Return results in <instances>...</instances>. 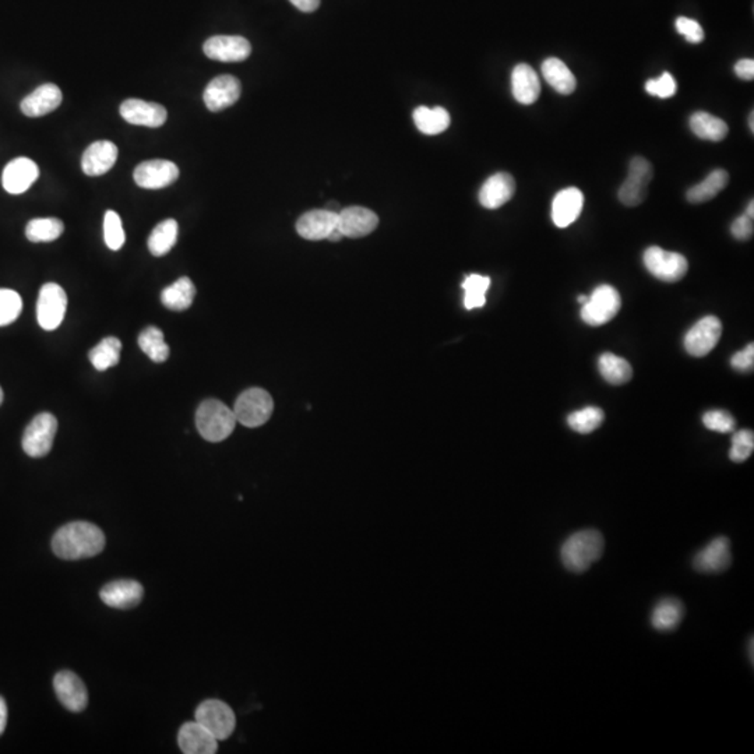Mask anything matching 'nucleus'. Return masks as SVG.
Returning <instances> with one entry per match:
<instances>
[{"instance_id": "1", "label": "nucleus", "mask_w": 754, "mask_h": 754, "mask_svg": "<svg viewBox=\"0 0 754 754\" xmlns=\"http://www.w3.org/2000/svg\"><path fill=\"white\" fill-rule=\"evenodd\" d=\"M105 548V535L100 526L86 521L66 524L56 531L52 549L64 560L93 558Z\"/></svg>"}, {"instance_id": "2", "label": "nucleus", "mask_w": 754, "mask_h": 754, "mask_svg": "<svg viewBox=\"0 0 754 754\" xmlns=\"http://www.w3.org/2000/svg\"><path fill=\"white\" fill-rule=\"evenodd\" d=\"M602 534L595 530L578 531L568 536L560 549V559L568 570L583 573L602 556Z\"/></svg>"}, {"instance_id": "3", "label": "nucleus", "mask_w": 754, "mask_h": 754, "mask_svg": "<svg viewBox=\"0 0 754 754\" xmlns=\"http://www.w3.org/2000/svg\"><path fill=\"white\" fill-rule=\"evenodd\" d=\"M238 421L234 410H229L219 400H206L197 408L196 427L203 439L211 443H220L228 439Z\"/></svg>"}, {"instance_id": "4", "label": "nucleus", "mask_w": 754, "mask_h": 754, "mask_svg": "<svg viewBox=\"0 0 754 754\" xmlns=\"http://www.w3.org/2000/svg\"><path fill=\"white\" fill-rule=\"evenodd\" d=\"M195 721L204 726L217 741L231 738L236 728V716L229 704L221 700L210 699L199 704L195 711Z\"/></svg>"}, {"instance_id": "5", "label": "nucleus", "mask_w": 754, "mask_h": 754, "mask_svg": "<svg viewBox=\"0 0 754 754\" xmlns=\"http://www.w3.org/2000/svg\"><path fill=\"white\" fill-rule=\"evenodd\" d=\"M274 411V402L266 390L253 387L239 395L235 402L234 414L236 421L246 427H259L270 419Z\"/></svg>"}, {"instance_id": "6", "label": "nucleus", "mask_w": 754, "mask_h": 754, "mask_svg": "<svg viewBox=\"0 0 754 754\" xmlns=\"http://www.w3.org/2000/svg\"><path fill=\"white\" fill-rule=\"evenodd\" d=\"M620 308H622V298L617 289L603 284L597 286L594 293L588 296L587 302L581 309L580 316L585 325L598 327V326L607 325L615 319Z\"/></svg>"}, {"instance_id": "7", "label": "nucleus", "mask_w": 754, "mask_h": 754, "mask_svg": "<svg viewBox=\"0 0 754 754\" xmlns=\"http://www.w3.org/2000/svg\"><path fill=\"white\" fill-rule=\"evenodd\" d=\"M644 266L657 279L664 283H677L684 278L689 263L684 254L651 246L644 252Z\"/></svg>"}, {"instance_id": "8", "label": "nucleus", "mask_w": 754, "mask_h": 754, "mask_svg": "<svg viewBox=\"0 0 754 754\" xmlns=\"http://www.w3.org/2000/svg\"><path fill=\"white\" fill-rule=\"evenodd\" d=\"M58 432V419L49 412L37 415L24 430L23 450L32 459L46 457Z\"/></svg>"}, {"instance_id": "9", "label": "nucleus", "mask_w": 754, "mask_h": 754, "mask_svg": "<svg viewBox=\"0 0 754 754\" xmlns=\"http://www.w3.org/2000/svg\"><path fill=\"white\" fill-rule=\"evenodd\" d=\"M654 177V168L649 160L634 157L630 161L629 175L617 192L620 203L627 207L642 204L647 197L649 185Z\"/></svg>"}, {"instance_id": "10", "label": "nucleus", "mask_w": 754, "mask_h": 754, "mask_svg": "<svg viewBox=\"0 0 754 754\" xmlns=\"http://www.w3.org/2000/svg\"><path fill=\"white\" fill-rule=\"evenodd\" d=\"M68 309V295L55 283H48L39 291L37 302V319L44 330H56L63 321Z\"/></svg>"}, {"instance_id": "11", "label": "nucleus", "mask_w": 754, "mask_h": 754, "mask_svg": "<svg viewBox=\"0 0 754 754\" xmlns=\"http://www.w3.org/2000/svg\"><path fill=\"white\" fill-rule=\"evenodd\" d=\"M723 336V323L716 316L700 319L684 336V350L696 358L707 357Z\"/></svg>"}, {"instance_id": "12", "label": "nucleus", "mask_w": 754, "mask_h": 754, "mask_svg": "<svg viewBox=\"0 0 754 754\" xmlns=\"http://www.w3.org/2000/svg\"><path fill=\"white\" fill-rule=\"evenodd\" d=\"M135 182L143 189H162L177 182L179 168L167 160L145 161L136 167Z\"/></svg>"}, {"instance_id": "13", "label": "nucleus", "mask_w": 754, "mask_h": 754, "mask_svg": "<svg viewBox=\"0 0 754 754\" xmlns=\"http://www.w3.org/2000/svg\"><path fill=\"white\" fill-rule=\"evenodd\" d=\"M203 51L211 61L228 63L246 61L251 56L252 46L244 37L215 36L204 42Z\"/></svg>"}, {"instance_id": "14", "label": "nucleus", "mask_w": 754, "mask_h": 754, "mask_svg": "<svg viewBox=\"0 0 754 754\" xmlns=\"http://www.w3.org/2000/svg\"><path fill=\"white\" fill-rule=\"evenodd\" d=\"M241 93V81L234 76L224 74V76L212 79L207 84L206 90L203 94V100L211 112H220L234 105L239 100Z\"/></svg>"}, {"instance_id": "15", "label": "nucleus", "mask_w": 754, "mask_h": 754, "mask_svg": "<svg viewBox=\"0 0 754 754\" xmlns=\"http://www.w3.org/2000/svg\"><path fill=\"white\" fill-rule=\"evenodd\" d=\"M54 689L59 701L69 711L81 713L88 704L87 689L78 675L70 671H61L54 677Z\"/></svg>"}, {"instance_id": "16", "label": "nucleus", "mask_w": 754, "mask_h": 754, "mask_svg": "<svg viewBox=\"0 0 754 754\" xmlns=\"http://www.w3.org/2000/svg\"><path fill=\"white\" fill-rule=\"evenodd\" d=\"M338 228V212L330 210H311L296 221V232L308 241L328 239Z\"/></svg>"}, {"instance_id": "17", "label": "nucleus", "mask_w": 754, "mask_h": 754, "mask_svg": "<svg viewBox=\"0 0 754 754\" xmlns=\"http://www.w3.org/2000/svg\"><path fill=\"white\" fill-rule=\"evenodd\" d=\"M120 116L130 125L160 128L167 122L168 113L160 104L130 98L120 105Z\"/></svg>"}, {"instance_id": "18", "label": "nucleus", "mask_w": 754, "mask_h": 754, "mask_svg": "<svg viewBox=\"0 0 754 754\" xmlns=\"http://www.w3.org/2000/svg\"><path fill=\"white\" fill-rule=\"evenodd\" d=\"M379 225V217L372 210L352 206L338 212V229L347 238H363Z\"/></svg>"}, {"instance_id": "19", "label": "nucleus", "mask_w": 754, "mask_h": 754, "mask_svg": "<svg viewBox=\"0 0 754 754\" xmlns=\"http://www.w3.org/2000/svg\"><path fill=\"white\" fill-rule=\"evenodd\" d=\"M38 177V165L29 158L20 157L10 161L4 168L2 185L10 195H21L32 186Z\"/></svg>"}, {"instance_id": "20", "label": "nucleus", "mask_w": 754, "mask_h": 754, "mask_svg": "<svg viewBox=\"0 0 754 754\" xmlns=\"http://www.w3.org/2000/svg\"><path fill=\"white\" fill-rule=\"evenodd\" d=\"M731 562L729 540L726 536H718L694 556L693 565L700 573H721L729 568Z\"/></svg>"}, {"instance_id": "21", "label": "nucleus", "mask_w": 754, "mask_h": 754, "mask_svg": "<svg viewBox=\"0 0 754 754\" xmlns=\"http://www.w3.org/2000/svg\"><path fill=\"white\" fill-rule=\"evenodd\" d=\"M143 585L135 580L112 581L101 590L100 597L108 607L116 609H130L142 602Z\"/></svg>"}, {"instance_id": "22", "label": "nucleus", "mask_w": 754, "mask_h": 754, "mask_svg": "<svg viewBox=\"0 0 754 754\" xmlns=\"http://www.w3.org/2000/svg\"><path fill=\"white\" fill-rule=\"evenodd\" d=\"M516 193V180L508 172L492 175L479 190V203L485 209H501L513 199Z\"/></svg>"}, {"instance_id": "23", "label": "nucleus", "mask_w": 754, "mask_h": 754, "mask_svg": "<svg viewBox=\"0 0 754 754\" xmlns=\"http://www.w3.org/2000/svg\"><path fill=\"white\" fill-rule=\"evenodd\" d=\"M178 745L185 754H214L219 751V741L197 721L180 726Z\"/></svg>"}, {"instance_id": "24", "label": "nucleus", "mask_w": 754, "mask_h": 754, "mask_svg": "<svg viewBox=\"0 0 754 754\" xmlns=\"http://www.w3.org/2000/svg\"><path fill=\"white\" fill-rule=\"evenodd\" d=\"M118 147L110 140H100L88 145L81 158V168L88 177H101L112 170L118 160Z\"/></svg>"}, {"instance_id": "25", "label": "nucleus", "mask_w": 754, "mask_h": 754, "mask_svg": "<svg viewBox=\"0 0 754 754\" xmlns=\"http://www.w3.org/2000/svg\"><path fill=\"white\" fill-rule=\"evenodd\" d=\"M63 95L56 84L46 83L39 86L21 101V112L29 118H39L58 110Z\"/></svg>"}, {"instance_id": "26", "label": "nucleus", "mask_w": 754, "mask_h": 754, "mask_svg": "<svg viewBox=\"0 0 754 754\" xmlns=\"http://www.w3.org/2000/svg\"><path fill=\"white\" fill-rule=\"evenodd\" d=\"M584 206V195L577 187H568L556 195L552 203L553 224L558 228H568L580 217Z\"/></svg>"}, {"instance_id": "27", "label": "nucleus", "mask_w": 754, "mask_h": 754, "mask_svg": "<svg viewBox=\"0 0 754 754\" xmlns=\"http://www.w3.org/2000/svg\"><path fill=\"white\" fill-rule=\"evenodd\" d=\"M511 91H513L517 103L523 104V105H531L540 98V78L531 66L520 63L513 69Z\"/></svg>"}, {"instance_id": "28", "label": "nucleus", "mask_w": 754, "mask_h": 754, "mask_svg": "<svg viewBox=\"0 0 754 754\" xmlns=\"http://www.w3.org/2000/svg\"><path fill=\"white\" fill-rule=\"evenodd\" d=\"M543 74L549 86L562 95H570L577 87L575 74L560 59H546L543 63Z\"/></svg>"}, {"instance_id": "29", "label": "nucleus", "mask_w": 754, "mask_h": 754, "mask_svg": "<svg viewBox=\"0 0 754 754\" xmlns=\"http://www.w3.org/2000/svg\"><path fill=\"white\" fill-rule=\"evenodd\" d=\"M196 296V286L189 277H180L174 284L162 291L161 302L170 311H186Z\"/></svg>"}, {"instance_id": "30", "label": "nucleus", "mask_w": 754, "mask_h": 754, "mask_svg": "<svg viewBox=\"0 0 754 754\" xmlns=\"http://www.w3.org/2000/svg\"><path fill=\"white\" fill-rule=\"evenodd\" d=\"M729 175L726 170H716L701 182L687 190L686 199L693 204L709 202L728 186Z\"/></svg>"}, {"instance_id": "31", "label": "nucleus", "mask_w": 754, "mask_h": 754, "mask_svg": "<svg viewBox=\"0 0 754 754\" xmlns=\"http://www.w3.org/2000/svg\"><path fill=\"white\" fill-rule=\"evenodd\" d=\"M414 122L419 132L427 136L446 132L450 126V113L442 106L430 110L427 106H418L414 111Z\"/></svg>"}, {"instance_id": "32", "label": "nucleus", "mask_w": 754, "mask_h": 754, "mask_svg": "<svg viewBox=\"0 0 754 754\" xmlns=\"http://www.w3.org/2000/svg\"><path fill=\"white\" fill-rule=\"evenodd\" d=\"M692 132L699 138L708 142H721L728 136L729 128L718 116L707 112H696L691 118Z\"/></svg>"}, {"instance_id": "33", "label": "nucleus", "mask_w": 754, "mask_h": 754, "mask_svg": "<svg viewBox=\"0 0 754 754\" xmlns=\"http://www.w3.org/2000/svg\"><path fill=\"white\" fill-rule=\"evenodd\" d=\"M598 369L603 379L612 385H626L633 377L632 365L615 353H602L598 360Z\"/></svg>"}, {"instance_id": "34", "label": "nucleus", "mask_w": 754, "mask_h": 754, "mask_svg": "<svg viewBox=\"0 0 754 754\" xmlns=\"http://www.w3.org/2000/svg\"><path fill=\"white\" fill-rule=\"evenodd\" d=\"M684 615V603L674 598H667V600L659 601L652 610V626L659 632H667V630L675 629L682 622Z\"/></svg>"}, {"instance_id": "35", "label": "nucleus", "mask_w": 754, "mask_h": 754, "mask_svg": "<svg viewBox=\"0 0 754 754\" xmlns=\"http://www.w3.org/2000/svg\"><path fill=\"white\" fill-rule=\"evenodd\" d=\"M177 239L178 222L172 219L165 220L151 232L148 238V251L157 257L165 256L177 244Z\"/></svg>"}, {"instance_id": "36", "label": "nucleus", "mask_w": 754, "mask_h": 754, "mask_svg": "<svg viewBox=\"0 0 754 754\" xmlns=\"http://www.w3.org/2000/svg\"><path fill=\"white\" fill-rule=\"evenodd\" d=\"M138 345L153 362L162 363L170 358V351L165 344L164 333L155 326H150L140 333Z\"/></svg>"}, {"instance_id": "37", "label": "nucleus", "mask_w": 754, "mask_h": 754, "mask_svg": "<svg viewBox=\"0 0 754 754\" xmlns=\"http://www.w3.org/2000/svg\"><path fill=\"white\" fill-rule=\"evenodd\" d=\"M120 351H122V343L118 338L106 337L90 351L88 358L94 368L103 372L120 363Z\"/></svg>"}, {"instance_id": "38", "label": "nucleus", "mask_w": 754, "mask_h": 754, "mask_svg": "<svg viewBox=\"0 0 754 754\" xmlns=\"http://www.w3.org/2000/svg\"><path fill=\"white\" fill-rule=\"evenodd\" d=\"M64 225L59 219H34L27 224L26 236L32 244L54 242L63 234Z\"/></svg>"}, {"instance_id": "39", "label": "nucleus", "mask_w": 754, "mask_h": 754, "mask_svg": "<svg viewBox=\"0 0 754 754\" xmlns=\"http://www.w3.org/2000/svg\"><path fill=\"white\" fill-rule=\"evenodd\" d=\"M491 283V278L486 276L471 274V276L466 277L461 286L464 289V306H466L467 311L484 308L485 303H486V293H488Z\"/></svg>"}, {"instance_id": "40", "label": "nucleus", "mask_w": 754, "mask_h": 754, "mask_svg": "<svg viewBox=\"0 0 754 754\" xmlns=\"http://www.w3.org/2000/svg\"><path fill=\"white\" fill-rule=\"evenodd\" d=\"M605 414L598 407H587L572 412L568 417V425L581 435L592 434L603 424Z\"/></svg>"}, {"instance_id": "41", "label": "nucleus", "mask_w": 754, "mask_h": 754, "mask_svg": "<svg viewBox=\"0 0 754 754\" xmlns=\"http://www.w3.org/2000/svg\"><path fill=\"white\" fill-rule=\"evenodd\" d=\"M104 238H105L106 246L110 247L111 251H120V247L125 244L126 236L122 220H120V214L112 211V210L105 212Z\"/></svg>"}, {"instance_id": "42", "label": "nucleus", "mask_w": 754, "mask_h": 754, "mask_svg": "<svg viewBox=\"0 0 754 754\" xmlns=\"http://www.w3.org/2000/svg\"><path fill=\"white\" fill-rule=\"evenodd\" d=\"M23 309L21 296L12 289H0V327L12 325Z\"/></svg>"}, {"instance_id": "43", "label": "nucleus", "mask_w": 754, "mask_h": 754, "mask_svg": "<svg viewBox=\"0 0 754 754\" xmlns=\"http://www.w3.org/2000/svg\"><path fill=\"white\" fill-rule=\"evenodd\" d=\"M754 435L751 430H738L732 437V446L729 450V459L733 462H743L753 454Z\"/></svg>"}, {"instance_id": "44", "label": "nucleus", "mask_w": 754, "mask_h": 754, "mask_svg": "<svg viewBox=\"0 0 754 754\" xmlns=\"http://www.w3.org/2000/svg\"><path fill=\"white\" fill-rule=\"evenodd\" d=\"M703 424L707 429L718 434H731L735 430V418L723 410H713L703 415Z\"/></svg>"}, {"instance_id": "45", "label": "nucleus", "mask_w": 754, "mask_h": 754, "mask_svg": "<svg viewBox=\"0 0 754 754\" xmlns=\"http://www.w3.org/2000/svg\"><path fill=\"white\" fill-rule=\"evenodd\" d=\"M677 86L672 74L664 73L661 78L652 79L645 83V91L659 98H671L676 93Z\"/></svg>"}, {"instance_id": "46", "label": "nucleus", "mask_w": 754, "mask_h": 754, "mask_svg": "<svg viewBox=\"0 0 754 754\" xmlns=\"http://www.w3.org/2000/svg\"><path fill=\"white\" fill-rule=\"evenodd\" d=\"M677 32L686 38L687 42L691 44H700L704 39L703 27L697 23L696 20L687 19V17H677L676 23Z\"/></svg>"}, {"instance_id": "47", "label": "nucleus", "mask_w": 754, "mask_h": 754, "mask_svg": "<svg viewBox=\"0 0 754 754\" xmlns=\"http://www.w3.org/2000/svg\"><path fill=\"white\" fill-rule=\"evenodd\" d=\"M731 365L738 372H751L754 366V345L753 343L746 345L745 350L736 352L731 360Z\"/></svg>"}, {"instance_id": "48", "label": "nucleus", "mask_w": 754, "mask_h": 754, "mask_svg": "<svg viewBox=\"0 0 754 754\" xmlns=\"http://www.w3.org/2000/svg\"><path fill=\"white\" fill-rule=\"evenodd\" d=\"M731 232L733 238L738 239V241H748L753 236V219L749 217L748 214L741 215L735 221L732 222Z\"/></svg>"}, {"instance_id": "49", "label": "nucleus", "mask_w": 754, "mask_h": 754, "mask_svg": "<svg viewBox=\"0 0 754 754\" xmlns=\"http://www.w3.org/2000/svg\"><path fill=\"white\" fill-rule=\"evenodd\" d=\"M735 74L742 80L751 81L754 79L753 59H742L735 64Z\"/></svg>"}, {"instance_id": "50", "label": "nucleus", "mask_w": 754, "mask_h": 754, "mask_svg": "<svg viewBox=\"0 0 754 754\" xmlns=\"http://www.w3.org/2000/svg\"><path fill=\"white\" fill-rule=\"evenodd\" d=\"M296 9L301 10V12H305V13H311V12H315L319 6H320V0H289Z\"/></svg>"}, {"instance_id": "51", "label": "nucleus", "mask_w": 754, "mask_h": 754, "mask_svg": "<svg viewBox=\"0 0 754 754\" xmlns=\"http://www.w3.org/2000/svg\"><path fill=\"white\" fill-rule=\"evenodd\" d=\"M7 725V706L4 697L0 696V735L4 733Z\"/></svg>"}, {"instance_id": "52", "label": "nucleus", "mask_w": 754, "mask_h": 754, "mask_svg": "<svg viewBox=\"0 0 754 754\" xmlns=\"http://www.w3.org/2000/svg\"><path fill=\"white\" fill-rule=\"evenodd\" d=\"M746 214H748L749 217H751V219H754V202H753V200H751V202L749 203L748 209H746Z\"/></svg>"}, {"instance_id": "53", "label": "nucleus", "mask_w": 754, "mask_h": 754, "mask_svg": "<svg viewBox=\"0 0 754 754\" xmlns=\"http://www.w3.org/2000/svg\"><path fill=\"white\" fill-rule=\"evenodd\" d=\"M753 118H754V115H753V112H751V113H750V116H749V125H750V130H751V133H753V132H754V125H753V120H753Z\"/></svg>"}, {"instance_id": "54", "label": "nucleus", "mask_w": 754, "mask_h": 754, "mask_svg": "<svg viewBox=\"0 0 754 754\" xmlns=\"http://www.w3.org/2000/svg\"><path fill=\"white\" fill-rule=\"evenodd\" d=\"M588 296L585 295H578L577 301L580 302L581 305H584L585 302H587Z\"/></svg>"}, {"instance_id": "55", "label": "nucleus", "mask_w": 754, "mask_h": 754, "mask_svg": "<svg viewBox=\"0 0 754 754\" xmlns=\"http://www.w3.org/2000/svg\"><path fill=\"white\" fill-rule=\"evenodd\" d=\"M750 659L753 661V639L750 640Z\"/></svg>"}, {"instance_id": "56", "label": "nucleus", "mask_w": 754, "mask_h": 754, "mask_svg": "<svg viewBox=\"0 0 754 754\" xmlns=\"http://www.w3.org/2000/svg\"><path fill=\"white\" fill-rule=\"evenodd\" d=\"M2 402H4V390L0 387V405H2Z\"/></svg>"}]
</instances>
